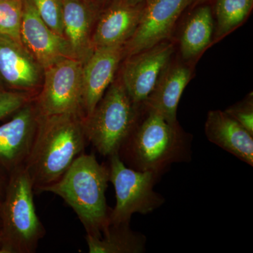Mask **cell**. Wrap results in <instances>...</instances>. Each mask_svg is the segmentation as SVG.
<instances>
[{"instance_id": "1", "label": "cell", "mask_w": 253, "mask_h": 253, "mask_svg": "<svg viewBox=\"0 0 253 253\" xmlns=\"http://www.w3.org/2000/svg\"><path fill=\"white\" fill-rule=\"evenodd\" d=\"M81 113L42 116L25 168L35 194L59 180L88 144Z\"/></svg>"}, {"instance_id": "2", "label": "cell", "mask_w": 253, "mask_h": 253, "mask_svg": "<svg viewBox=\"0 0 253 253\" xmlns=\"http://www.w3.org/2000/svg\"><path fill=\"white\" fill-rule=\"evenodd\" d=\"M191 141L179 123H168L156 111L143 106L118 155L131 169L161 175L173 163L189 161Z\"/></svg>"}, {"instance_id": "3", "label": "cell", "mask_w": 253, "mask_h": 253, "mask_svg": "<svg viewBox=\"0 0 253 253\" xmlns=\"http://www.w3.org/2000/svg\"><path fill=\"white\" fill-rule=\"evenodd\" d=\"M109 182L108 165L98 162L94 154L84 153L42 193H52L61 198L77 214L86 235L100 239L110 224L111 209L106 199Z\"/></svg>"}, {"instance_id": "4", "label": "cell", "mask_w": 253, "mask_h": 253, "mask_svg": "<svg viewBox=\"0 0 253 253\" xmlns=\"http://www.w3.org/2000/svg\"><path fill=\"white\" fill-rule=\"evenodd\" d=\"M34 188L25 167L10 173L0 203L2 236L0 253H34L46 229L37 214Z\"/></svg>"}, {"instance_id": "5", "label": "cell", "mask_w": 253, "mask_h": 253, "mask_svg": "<svg viewBox=\"0 0 253 253\" xmlns=\"http://www.w3.org/2000/svg\"><path fill=\"white\" fill-rule=\"evenodd\" d=\"M141 109L132 102L122 81L113 82L93 112L83 119L88 143L104 157L118 154Z\"/></svg>"}, {"instance_id": "6", "label": "cell", "mask_w": 253, "mask_h": 253, "mask_svg": "<svg viewBox=\"0 0 253 253\" xmlns=\"http://www.w3.org/2000/svg\"><path fill=\"white\" fill-rule=\"evenodd\" d=\"M109 159V181L114 186L116 198V206L110 214V224H129L132 214H148L164 204V198L154 190L161 174L131 169L118 154Z\"/></svg>"}, {"instance_id": "7", "label": "cell", "mask_w": 253, "mask_h": 253, "mask_svg": "<svg viewBox=\"0 0 253 253\" xmlns=\"http://www.w3.org/2000/svg\"><path fill=\"white\" fill-rule=\"evenodd\" d=\"M83 68L80 60L68 58L44 70L42 89L35 99L42 116L83 114Z\"/></svg>"}, {"instance_id": "8", "label": "cell", "mask_w": 253, "mask_h": 253, "mask_svg": "<svg viewBox=\"0 0 253 253\" xmlns=\"http://www.w3.org/2000/svg\"><path fill=\"white\" fill-rule=\"evenodd\" d=\"M174 51L172 43L165 41L137 54L126 56L121 81L136 106H144L163 71L171 62Z\"/></svg>"}, {"instance_id": "9", "label": "cell", "mask_w": 253, "mask_h": 253, "mask_svg": "<svg viewBox=\"0 0 253 253\" xmlns=\"http://www.w3.org/2000/svg\"><path fill=\"white\" fill-rule=\"evenodd\" d=\"M41 114L31 100L0 126V168L8 174L24 167L36 141Z\"/></svg>"}, {"instance_id": "10", "label": "cell", "mask_w": 253, "mask_h": 253, "mask_svg": "<svg viewBox=\"0 0 253 253\" xmlns=\"http://www.w3.org/2000/svg\"><path fill=\"white\" fill-rule=\"evenodd\" d=\"M194 0H147L140 21L125 47V56L152 47L169 36L181 13Z\"/></svg>"}, {"instance_id": "11", "label": "cell", "mask_w": 253, "mask_h": 253, "mask_svg": "<svg viewBox=\"0 0 253 253\" xmlns=\"http://www.w3.org/2000/svg\"><path fill=\"white\" fill-rule=\"evenodd\" d=\"M21 41L43 70L68 58H74L67 40L42 20L31 0H23Z\"/></svg>"}, {"instance_id": "12", "label": "cell", "mask_w": 253, "mask_h": 253, "mask_svg": "<svg viewBox=\"0 0 253 253\" xmlns=\"http://www.w3.org/2000/svg\"><path fill=\"white\" fill-rule=\"evenodd\" d=\"M124 56V45L94 48L83 63L82 110L84 118L93 112L113 83Z\"/></svg>"}, {"instance_id": "13", "label": "cell", "mask_w": 253, "mask_h": 253, "mask_svg": "<svg viewBox=\"0 0 253 253\" xmlns=\"http://www.w3.org/2000/svg\"><path fill=\"white\" fill-rule=\"evenodd\" d=\"M44 70L22 43L0 34V83L13 91H32L42 84Z\"/></svg>"}, {"instance_id": "14", "label": "cell", "mask_w": 253, "mask_h": 253, "mask_svg": "<svg viewBox=\"0 0 253 253\" xmlns=\"http://www.w3.org/2000/svg\"><path fill=\"white\" fill-rule=\"evenodd\" d=\"M143 9L140 4L132 6L124 0L113 4L101 15L95 28L91 38L94 49L125 45L135 32Z\"/></svg>"}, {"instance_id": "15", "label": "cell", "mask_w": 253, "mask_h": 253, "mask_svg": "<svg viewBox=\"0 0 253 253\" xmlns=\"http://www.w3.org/2000/svg\"><path fill=\"white\" fill-rule=\"evenodd\" d=\"M205 134L211 142L253 166V134L225 111L208 113Z\"/></svg>"}, {"instance_id": "16", "label": "cell", "mask_w": 253, "mask_h": 253, "mask_svg": "<svg viewBox=\"0 0 253 253\" xmlns=\"http://www.w3.org/2000/svg\"><path fill=\"white\" fill-rule=\"evenodd\" d=\"M191 77L189 66L169 63L143 106L156 111L168 123L176 124L178 104Z\"/></svg>"}, {"instance_id": "17", "label": "cell", "mask_w": 253, "mask_h": 253, "mask_svg": "<svg viewBox=\"0 0 253 253\" xmlns=\"http://www.w3.org/2000/svg\"><path fill=\"white\" fill-rule=\"evenodd\" d=\"M63 36L75 59L84 63L94 50L91 42L93 13L81 0H63Z\"/></svg>"}, {"instance_id": "18", "label": "cell", "mask_w": 253, "mask_h": 253, "mask_svg": "<svg viewBox=\"0 0 253 253\" xmlns=\"http://www.w3.org/2000/svg\"><path fill=\"white\" fill-rule=\"evenodd\" d=\"M89 253H141L146 250L143 234L131 230L129 224H109L100 239L86 235Z\"/></svg>"}, {"instance_id": "19", "label": "cell", "mask_w": 253, "mask_h": 253, "mask_svg": "<svg viewBox=\"0 0 253 253\" xmlns=\"http://www.w3.org/2000/svg\"><path fill=\"white\" fill-rule=\"evenodd\" d=\"M213 28L212 11L209 6H201L191 15L181 36L180 51L184 59L196 57L209 45Z\"/></svg>"}, {"instance_id": "20", "label": "cell", "mask_w": 253, "mask_h": 253, "mask_svg": "<svg viewBox=\"0 0 253 253\" xmlns=\"http://www.w3.org/2000/svg\"><path fill=\"white\" fill-rule=\"evenodd\" d=\"M253 6V0H217L216 38H222L244 22Z\"/></svg>"}, {"instance_id": "21", "label": "cell", "mask_w": 253, "mask_h": 253, "mask_svg": "<svg viewBox=\"0 0 253 253\" xmlns=\"http://www.w3.org/2000/svg\"><path fill=\"white\" fill-rule=\"evenodd\" d=\"M23 0H0V34L21 43Z\"/></svg>"}, {"instance_id": "22", "label": "cell", "mask_w": 253, "mask_h": 253, "mask_svg": "<svg viewBox=\"0 0 253 253\" xmlns=\"http://www.w3.org/2000/svg\"><path fill=\"white\" fill-rule=\"evenodd\" d=\"M31 1L42 20L55 33L63 36V0H31Z\"/></svg>"}, {"instance_id": "23", "label": "cell", "mask_w": 253, "mask_h": 253, "mask_svg": "<svg viewBox=\"0 0 253 253\" xmlns=\"http://www.w3.org/2000/svg\"><path fill=\"white\" fill-rule=\"evenodd\" d=\"M31 100V96L22 91L0 88V120L14 114Z\"/></svg>"}, {"instance_id": "24", "label": "cell", "mask_w": 253, "mask_h": 253, "mask_svg": "<svg viewBox=\"0 0 253 253\" xmlns=\"http://www.w3.org/2000/svg\"><path fill=\"white\" fill-rule=\"evenodd\" d=\"M225 112L234 118L245 129L253 134V102L252 93L239 104L233 105Z\"/></svg>"}, {"instance_id": "25", "label": "cell", "mask_w": 253, "mask_h": 253, "mask_svg": "<svg viewBox=\"0 0 253 253\" xmlns=\"http://www.w3.org/2000/svg\"><path fill=\"white\" fill-rule=\"evenodd\" d=\"M9 174L5 172L2 168H0V203L4 198L5 191L9 180Z\"/></svg>"}, {"instance_id": "26", "label": "cell", "mask_w": 253, "mask_h": 253, "mask_svg": "<svg viewBox=\"0 0 253 253\" xmlns=\"http://www.w3.org/2000/svg\"><path fill=\"white\" fill-rule=\"evenodd\" d=\"M124 1L127 3L128 4L136 6V5L141 4V3L144 2V1H146V0H124Z\"/></svg>"}, {"instance_id": "27", "label": "cell", "mask_w": 253, "mask_h": 253, "mask_svg": "<svg viewBox=\"0 0 253 253\" xmlns=\"http://www.w3.org/2000/svg\"><path fill=\"white\" fill-rule=\"evenodd\" d=\"M1 236H2V222H1V212H0V249L1 246Z\"/></svg>"}, {"instance_id": "28", "label": "cell", "mask_w": 253, "mask_h": 253, "mask_svg": "<svg viewBox=\"0 0 253 253\" xmlns=\"http://www.w3.org/2000/svg\"><path fill=\"white\" fill-rule=\"evenodd\" d=\"M209 0H194L195 5H199L204 4Z\"/></svg>"}, {"instance_id": "29", "label": "cell", "mask_w": 253, "mask_h": 253, "mask_svg": "<svg viewBox=\"0 0 253 253\" xmlns=\"http://www.w3.org/2000/svg\"><path fill=\"white\" fill-rule=\"evenodd\" d=\"M98 1H101V0H98Z\"/></svg>"}, {"instance_id": "30", "label": "cell", "mask_w": 253, "mask_h": 253, "mask_svg": "<svg viewBox=\"0 0 253 253\" xmlns=\"http://www.w3.org/2000/svg\"><path fill=\"white\" fill-rule=\"evenodd\" d=\"M0 88H2V87H1V86H0Z\"/></svg>"}]
</instances>
